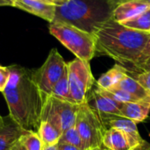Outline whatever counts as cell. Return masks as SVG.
<instances>
[{
    "mask_svg": "<svg viewBox=\"0 0 150 150\" xmlns=\"http://www.w3.org/2000/svg\"><path fill=\"white\" fill-rule=\"evenodd\" d=\"M10 78L2 92L7 103L10 118L22 129L37 133L47 95L36 84L33 71L18 65L9 66Z\"/></svg>",
    "mask_w": 150,
    "mask_h": 150,
    "instance_id": "6da1fadb",
    "label": "cell"
},
{
    "mask_svg": "<svg viewBox=\"0 0 150 150\" xmlns=\"http://www.w3.org/2000/svg\"><path fill=\"white\" fill-rule=\"evenodd\" d=\"M96 56H106L123 67H134L150 38V33L128 28L109 19L94 34Z\"/></svg>",
    "mask_w": 150,
    "mask_h": 150,
    "instance_id": "7a4b0ae2",
    "label": "cell"
},
{
    "mask_svg": "<svg viewBox=\"0 0 150 150\" xmlns=\"http://www.w3.org/2000/svg\"><path fill=\"white\" fill-rule=\"evenodd\" d=\"M115 7L109 0H69L55 7L53 22H62L93 34L112 19Z\"/></svg>",
    "mask_w": 150,
    "mask_h": 150,
    "instance_id": "3957f363",
    "label": "cell"
},
{
    "mask_svg": "<svg viewBox=\"0 0 150 150\" xmlns=\"http://www.w3.org/2000/svg\"><path fill=\"white\" fill-rule=\"evenodd\" d=\"M49 32L76 58L90 62L96 56L94 36L74 26L62 22H52Z\"/></svg>",
    "mask_w": 150,
    "mask_h": 150,
    "instance_id": "277c9868",
    "label": "cell"
},
{
    "mask_svg": "<svg viewBox=\"0 0 150 150\" xmlns=\"http://www.w3.org/2000/svg\"><path fill=\"white\" fill-rule=\"evenodd\" d=\"M75 126L86 150L102 149L103 137L106 131L98 114L87 103L79 105Z\"/></svg>",
    "mask_w": 150,
    "mask_h": 150,
    "instance_id": "5b68a950",
    "label": "cell"
},
{
    "mask_svg": "<svg viewBox=\"0 0 150 150\" xmlns=\"http://www.w3.org/2000/svg\"><path fill=\"white\" fill-rule=\"evenodd\" d=\"M79 105L47 95L41 112V121L52 125L62 134L76 124Z\"/></svg>",
    "mask_w": 150,
    "mask_h": 150,
    "instance_id": "8992f818",
    "label": "cell"
},
{
    "mask_svg": "<svg viewBox=\"0 0 150 150\" xmlns=\"http://www.w3.org/2000/svg\"><path fill=\"white\" fill-rule=\"evenodd\" d=\"M70 97L73 103L81 105L88 102V94L95 80L90 62L75 58L67 63Z\"/></svg>",
    "mask_w": 150,
    "mask_h": 150,
    "instance_id": "52a82bcc",
    "label": "cell"
},
{
    "mask_svg": "<svg viewBox=\"0 0 150 150\" xmlns=\"http://www.w3.org/2000/svg\"><path fill=\"white\" fill-rule=\"evenodd\" d=\"M67 68V63L56 49H52L38 70L33 71V79L39 88L47 95H50L54 86L62 78Z\"/></svg>",
    "mask_w": 150,
    "mask_h": 150,
    "instance_id": "ba28073f",
    "label": "cell"
},
{
    "mask_svg": "<svg viewBox=\"0 0 150 150\" xmlns=\"http://www.w3.org/2000/svg\"><path fill=\"white\" fill-rule=\"evenodd\" d=\"M88 103L98 114H112L120 116L124 103L117 101L110 92L96 88L88 98Z\"/></svg>",
    "mask_w": 150,
    "mask_h": 150,
    "instance_id": "9c48e42d",
    "label": "cell"
},
{
    "mask_svg": "<svg viewBox=\"0 0 150 150\" xmlns=\"http://www.w3.org/2000/svg\"><path fill=\"white\" fill-rule=\"evenodd\" d=\"M142 144L143 141L114 128L107 129L103 137V146L108 150H135Z\"/></svg>",
    "mask_w": 150,
    "mask_h": 150,
    "instance_id": "30bf717a",
    "label": "cell"
},
{
    "mask_svg": "<svg viewBox=\"0 0 150 150\" xmlns=\"http://www.w3.org/2000/svg\"><path fill=\"white\" fill-rule=\"evenodd\" d=\"M11 6L25 11L52 23L55 16V4L39 0H14Z\"/></svg>",
    "mask_w": 150,
    "mask_h": 150,
    "instance_id": "8fae6325",
    "label": "cell"
},
{
    "mask_svg": "<svg viewBox=\"0 0 150 150\" xmlns=\"http://www.w3.org/2000/svg\"><path fill=\"white\" fill-rule=\"evenodd\" d=\"M98 116L106 130L110 128L118 129L139 141H143L137 128V124L131 119L112 114H98Z\"/></svg>",
    "mask_w": 150,
    "mask_h": 150,
    "instance_id": "7c38bea8",
    "label": "cell"
},
{
    "mask_svg": "<svg viewBox=\"0 0 150 150\" xmlns=\"http://www.w3.org/2000/svg\"><path fill=\"white\" fill-rule=\"evenodd\" d=\"M26 132L11 118L10 121H5L4 126L0 129V150L13 149Z\"/></svg>",
    "mask_w": 150,
    "mask_h": 150,
    "instance_id": "4fadbf2b",
    "label": "cell"
},
{
    "mask_svg": "<svg viewBox=\"0 0 150 150\" xmlns=\"http://www.w3.org/2000/svg\"><path fill=\"white\" fill-rule=\"evenodd\" d=\"M149 8V5L142 0L128 1L120 4L115 7L112 14V19L119 23H122L139 15L140 13L145 11Z\"/></svg>",
    "mask_w": 150,
    "mask_h": 150,
    "instance_id": "5bb4252c",
    "label": "cell"
},
{
    "mask_svg": "<svg viewBox=\"0 0 150 150\" xmlns=\"http://www.w3.org/2000/svg\"><path fill=\"white\" fill-rule=\"evenodd\" d=\"M150 112V102H138L124 103L120 110V116L129 118L134 123L146 120Z\"/></svg>",
    "mask_w": 150,
    "mask_h": 150,
    "instance_id": "9a60e30c",
    "label": "cell"
},
{
    "mask_svg": "<svg viewBox=\"0 0 150 150\" xmlns=\"http://www.w3.org/2000/svg\"><path fill=\"white\" fill-rule=\"evenodd\" d=\"M127 73V70L125 67L120 65H115L99 77L97 81V88L102 90H110L116 87Z\"/></svg>",
    "mask_w": 150,
    "mask_h": 150,
    "instance_id": "2e32d148",
    "label": "cell"
},
{
    "mask_svg": "<svg viewBox=\"0 0 150 150\" xmlns=\"http://www.w3.org/2000/svg\"><path fill=\"white\" fill-rule=\"evenodd\" d=\"M120 89H122L136 98L140 99L141 101L150 102V95L146 91V89L133 77H131L128 73H127L120 81L117 84L116 87Z\"/></svg>",
    "mask_w": 150,
    "mask_h": 150,
    "instance_id": "e0dca14e",
    "label": "cell"
},
{
    "mask_svg": "<svg viewBox=\"0 0 150 150\" xmlns=\"http://www.w3.org/2000/svg\"><path fill=\"white\" fill-rule=\"evenodd\" d=\"M37 133L40 136L43 146L57 145L62 136V133L56 128L45 121H41Z\"/></svg>",
    "mask_w": 150,
    "mask_h": 150,
    "instance_id": "ac0fdd59",
    "label": "cell"
},
{
    "mask_svg": "<svg viewBox=\"0 0 150 150\" xmlns=\"http://www.w3.org/2000/svg\"><path fill=\"white\" fill-rule=\"evenodd\" d=\"M120 24L131 29L150 33V8Z\"/></svg>",
    "mask_w": 150,
    "mask_h": 150,
    "instance_id": "d6986e66",
    "label": "cell"
},
{
    "mask_svg": "<svg viewBox=\"0 0 150 150\" xmlns=\"http://www.w3.org/2000/svg\"><path fill=\"white\" fill-rule=\"evenodd\" d=\"M50 95L54 97V98H57L59 100L73 103L71 100V97H70L69 77H68V69L67 68H66L64 73L62 74V78L54 86Z\"/></svg>",
    "mask_w": 150,
    "mask_h": 150,
    "instance_id": "ffe728a7",
    "label": "cell"
},
{
    "mask_svg": "<svg viewBox=\"0 0 150 150\" xmlns=\"http://www.w3.org/2000/svg\"><path fill=\"white\" fill-rule=\"evenodd\" d=\"M20 145L25 150H43V143L35 132H26L19 139Z\"/></svg>",
    "mask_w": 150,
    "mask_h": 150,
    "instance_id": "44dd1931",
    "label": "cell"
},
{
    "mask_svg": "<svg viewBox=\"0 0 150 150\" xmlns=\"http://www.w3.org/2000/svg\"><path fill=\"white\" fill-rule=\"evenodd\" d=\"M58 143H66V144L73 145L79 149L86 150L84 144H83V141L75 126L70 127L69 129H68L66 132H64L62 134L61 139Z\"/></svg>",
    "mask_w": 150,
    "mask_h": 150,
    "instance_id": "7402d4cb",
    "label": "cell"
},
{
    "mask_svg": "<svg viewBox=\"0 0 150 150\" xmlns=\"http://www.w3.org/2000/svg\"><path fill=\"white\" fill-rule=\"evenodd\" d=\"M108 92L111 93V95L119 102L122 103H138V102H142L140 99L136 98L135 96H134L133 95L120 89L118 88H113L110 90H106ZM145 102V101H144Z\"/></svg>",
    "mask_w": 150,
    "mask_h": 150,
    "instance_id": "603a6c76",
    "label": "cell"
},
{
    "mask_svg": "<svg viewBox=\"0 0 150 150\" xmlns=\"http://www.w3.org/2000/svg\"><path fill=\"white\" fill-rule=\"evenodd\" d=\"M150 95V72H141L134 78Z\"/></svg>",
    "mask_w": 150,
    "mask_h": 150,
    "instance_id": "cb8c5ba5",
    "label": "cell"
},
{
    "mask_svg": "<svg viewBox=\"0 0 150 150\" xmlns=\"http://www.w3.org/2000/svg\"><path fill=\"white\" fill-rule=\"evenodd\" d=\"M9 78H10L9 67L0 66V92H3L5 89Z\"/></svg>",
    "mask_w": 150,
    "mask_h": 150,
    "instance_id": "d4e9b609",
    "label": "cell"
},
{
    "mask_svg": "<svg viewBox=\"0 0 150 150\" xmlns=\"http://www.w3.org/2000/svg\"><path fill=\"white\" fill-rule=\"evenodd\" d=\"M149 57H150V38L149 39V41L147 42V43H146V45H145V47H144L143 50L142 51V54H141L140 58H139L138 62L136 63V65H137L138 63H141V62H142V61H144V60H146V59L149 58ZM135 65H134V66H135Z\"/></svg>",
    "mask_w": 150,
    "mask_h": 150,
    "instance_id": "484cf974",
    "label": "cell"
},
{
    "mask_svg": "<svg viewBox=\"0 0 150 150\" xmlns=\"http://www.w3.org/2000/svg\"><path fill=\"white\" fill-rule=\"evenodd\" d=\"M134 68L140 72H150V57L141 63H138Z\"/></svg>",
    "mask_w": 150,
    "mask_h": 150,
    "instance_id": "4316f807",
    "label": "cell"
},
{
    "mask_svg": "<svg viewBox=\"0 0 150 150\" xmlns=\"http://www.w3.org/2000/svg\"><path fill=\"white\" fill-rule=\"evenodd\" d=\"M57 148H58V150H83L77 147H75L73 145H69L66 143H58Z\"/></svg>",
    "mask_w": 150,
    "mask_h": 150,
    "instance_id": "83f0119b",
    "label": "cell"
},
{
    "mask_svg": "<svg viewBox=\"0 0 150 150\" xmlns=\"http://www.w3.org/2000/svg\"><path fill=\"white\" fill-rule=\"evenodd\" d=\"M109 1L111 2V4L114 7H116L120 4H123V3H126V2H128V1H132V0H109Z\"/></svg>",
    "mask_w": 150,
    "mask_h": 150,
    "instance_id": "f1b7e54d",
    "label": "cell"
},
{
    "mask_svg": "<svg viewBox=\"0 0 150 150\" xmlns=\"http://www.w3.org/2000/svg\"><path fill=\"white\" fill-rule=\"evenodd\" d=\"M43 150H58L57 145H54V146H44Z\"/></svg>",
    "mask_w": 150,
    "mask_h": 150,
    "instance_id": "f546056e",
    "label": "cell"
},
{
    "mask_svg": "<svg viewBox=\"0 0 150 150\" xmlns=\"http://www.w3.org/2000/svg\"><path fill=\"white\" fill-rule=\"evenodd\" d=\"M5 124V118H4L1 115H0V129L4 126Z\"/></svg>",
    "mask_w": 150,
    "mask_h": 150,
    "instance_id": "4dcf8cb0",
    "label": "cell"
},
{
    "mask_svg": "<svg viewBox=\"0 0 150 150\" xmlns=\"http://www.w3.org/2000/svg\"><path fill=\"white\" fill-rule=\"evenodd\" d=\"M54 1H55V4L56 5H60V4H62L63 3H66V2H68L69 0H54Z\"/></svg>",
    "mask_w": 150,
    "mask_h": 150,
    "instance_id": "1f68e13d",
    "label": "cell"
},
{
    "mask_svg": "<svg viewBox=\"0 0 150 150\" xmlns=\"http://www.w3.org/2000/svg\"><path fill=\"white\" fill-rule=\"evenodd\" d=\"M7 5H11V4L4 0H0V6H7Z\"/></svg>",
    "mask_w": 150,
    "mask_h": 150,
    "instance_id": "d6a6232c",
    "label": "cell"
},
{
    "mask_svg": "<svg viewBox=\"0 0 150 150\" xmlns=\"http://www.w3.org/2000/svg\"><path fill=\"white\" fill-rule=\"evenodd\" d=\"M39 1L45 2V3H48V4H55V1L54 0H39Z\"/></svg>",
    "mask_w": 150,
    "mask_h": 150,
    "instance_id": "836d02e7",
    "label": "cell"
},
{
    "mask_svg": "<svg viewBox=\"0 0 150 150\" xmlns=\"http://www.w3.org/2000/svg\"><path fill=\"white\" fill-rule=\"evenodd\" d=\"M16 148H17V150H25L24 148H23V147H22V146H21V145H20V143H19V142L16 145Z\"/></svg>",
    "mask_w": 150,
    "mask_h": 150,
    "instance_id": "e575fe53",
    "label": "cell"
},
{
    "mask_svg": "<svg viewBox=\"0 0 150 150\" xmlns=\"http://www.w3.org/2000/svg\"><path fill=\"white\" fill-rule=\"evenodd\" d=\"M4 1H6V2H8L10 4H11H11H12V2L14 1V0H4Z\"/></svg>",
    "mask_w": 150,
    "mask_h": 150,
    "instance_id": "d590c367",
    "label": "cell"
},
{
    "mask_svg": "<svg viewBox=\"0 0 150 150\" xmlns=\"http://www.w3.org/2000/svg\"><path fill=\"white\" fill-rule=\"evenodd\" d=\"M142 1H143V2H145L146 4H148L150 6V0H142Z\"/></svg>",
    "mask_w": 150,
    "mask_h": 150,
    "instance_id": "8d00e7d4",
    "label": "cell"
},
{
    "mask_svg": "<svg viewBox=\"0 0 150 150\" xmlns=\"http://www.w3.org/2000/svg\"><path fill=\"white\" fill-rule=\"evenodd\" d=\"M93 150H102V149H93Z\"/></svg>",
    "mask_w": 150,
    "mask_h": 150,
    "instance_id": "74e56055",
    "label": "cell"
},
{
    "mask_svg": "<svg viewBox=\"0 0 150 150\" xmlns=\"http://www.w3.org/2000/svg\"><path fill=\"white\" fill-rule=\"evenodd\" d=\"M12 150H17V148H16V146L14 147V149H12Z\"/></svg>",
    "mask_w": 150,
    "mask_h": 150,
    "instance_id": "f35d334b",
    "label": "cell"
},
{
    "mask_svg": "<svg viewBox=\"0 0 150 150\" xmlns=\"http://www.w3.org/2000/svg\"><path fill=\"white\" fill-rule=\"evenodd\" d=\"M102 150H108V149H102Z\"/></svg>",
    "mask_w": 150,
    "mask_h": 150,
    "instance_id": "ab89813d",
    "label": "cell"
}]
</instances>
